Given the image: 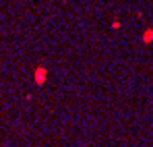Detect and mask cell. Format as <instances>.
<instances>
[{
	"instance_id": "1",
	"label": "cell",
	"mask_w": 153,
	"mask_h": 147,
	"mask_svg": "<svg viewBox=\"0 0 153 147\" xmlns=\"http://www.w3.org/2000/svg\"><path fill=\"white\" fill-rule=\"evenodd\" d=\"M41 81H43V68L37 71V83H41Z\"/></svg>"
}]
</instances>
